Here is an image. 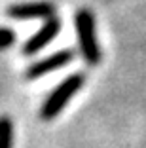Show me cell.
<instances>
[{
	"mask_svg": "<svg viewBox=\"0 0 146 148\" xmlns=\"http://www.w3.org/2000/svg\"><path fill=\"white\" fill-rule=\"evenodd\" d=\"M82 86H84V74H80V72L70 74L69 78H64L63 82L49 93V97L46 99L42 110H40L42 120H53V118L64 108V105L80 91Z\"/></svg>",
	"mask_w": 146,
	"mask_h": 148,
	"instance_id": "6da1fadb",
	"label": "cell"
},
{
	"mask_svg": "<svg viewBox=\"0 0 146 148\" xmlns=\"http://www.w3.org/2000/svg\"><path fill=\"white\" fill-rule=\"evenodd\" d=\"M76 32L78 42H80V51L86 63L97 65L101 61V48L95 38V17L91 10L82 8L76 13Z\"/></svg>",
	"mask_w": 146,
	"mask_h": 148,
	"instance_id": "7a4b0ae2",
	"label": "cell"
},
{
	"mask_svg": "<svg viewBox=\"0 0 146 148\" xmlns=\"http://www.w3.org/2000/svg\"><path fill=\"white\" fill-rule=\"evenodd\" d=\"M74 55H76V53H74L72 49H61V51L51 53V55L46 57V59H40V61L32 63V65L27 69L25 78L27 80H36V78L46 76V74L53 72V70H57V69H63L64 65H69V63L74 61Z\"/></svg>",
	"mask_w": 146,
	"mask_h": 148,
	"instance_id": "3957f363",
	"label": "cell"
},
{
	"mask_svg": "<svg viewBox=\"0 0 146 148\" xmlns=\"http://www.w3.org/2000/svg\"><path fill=\"white\" fill-rule=\"evenodd\" d=\"M59 31H61V21L57 17H49L46 21V25H42L40 31L36 32V34H32L25 42L23 53H25V55H34V53H38L40 49H44L47 44L59 34Z\"/></svg>",
	"mask_w": 146,
	"mask_h": 148,
	"instance_id": "277c9868",
	"label": "cell"
},
{
	"mask_svg": "<svg viewBox=\"0 0 146 148\" xmlns=\"http://www.w3.org/2000/svg\"><path fill=\"white\" fill-rule=\"evenodd\" d=\"M55 6L49 2H27V4H13L6 10V15L13 19H34V17H53Z\"/></svg>",
	"mask_w": 146,
	"mask_h": 148,
	"instance_id": "5b68a950",
	"label": "cell"
},
{
	"mask_svg": "<svg viewBox=\"0 0 146 148\" xmlns=\"http://www.w3.org/2000/svg\"><path fill=\"white\" fill-rule=\"evenodd\" d=\"M13 146V123L8 116H0V148Z\"/></svg>",
	"mask_w": 146,
	"mask_h": 148,
	"instance_id": "8992f818",
	"label": "cell"
},
{
	"mask_svg": "<svg viewBox=\"0 0 146 148\" xmlns=\"http://www.w3.org/2000/svg\"><path fill=\"white\" fill-rule=\"evenodd\" d=\"M15 44V32L12 29L0 27V49H8Z\"/></svg>",
	"mask_w": 146,
	"mask_h": 148,
	"instance_id": "52a82bcc",
	"label": "cell"
}]
</instances>
